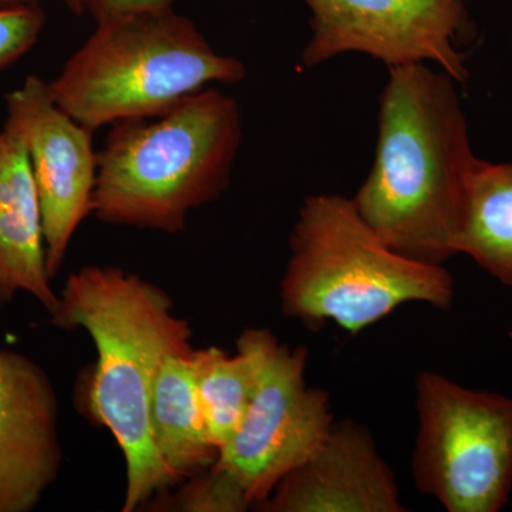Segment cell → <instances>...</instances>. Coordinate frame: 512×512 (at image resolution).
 <instances>
[{
    "mask_svg": "<svg viewBox=\"0 0 512 512\" xmlns=\"http://www.w3.org/2000/svg\"><path fill=\"white\" fill-rule=\"evenodd\" d=\"M457 84L429 63L390 67L379 99L375 161L352 198L387 247L430 264L457 255L478 161Z\"/></svg>",
    "mask_w": 512,
    "mask_h": 512,
    "instance_id": "1",
    "label": "cell"
},
{
    "mask_svg": "<svg viewBox=\"0 0 512 512\" xmlns=\"http://www.w3.org/2000/svg\"><path fill=\"white\" fill-rule=\"evenodd\" d=\"M50 316L56 328L86 330L96 346L87 409L113 434L126 461L121 510L141 511L178 484L158 456L150 410L165 357L194 350L190 323L164 289L117 266L73 272Z\"/></svg>",
    "mask_w": 512,
    "mask_h": 512,
    "instance_id": "2",
    "label": "cell"
},
{
    "mask_svg": "<svg viewBox=\"0 0 512 512\" xmlns=\"http://www.w3.org/2000/svg\"><path fill=\"white\" fill-rule=\"evenodd\" d=\"M241 143L237 100L212 87L160 116L113 124L97 153L93 214L116 227L180 234L191 211L227 190Z\"/></svg>",
    "mask_w": 512,
    "mask_h": 512,
    "instance_id": "3",
    "label": "cell"
},
{
    "mask_svg": "<svg viewBox=\"0 0 512 512\" xmlns=\"http://www.w3.org/2000/svg\"><path fill=\"white\" fill-rule=\"evenodd\" d=\"M282 313L305 325L332 322L357 335L406 303L448 309L454 279L444 265L399 254L377 237L352 198L309 195L289 238Z\"/></svg>",
    "mask_w": 512,
    "mask_h": 512,
    "instance_id": "4",
    "label": "cell"
},
{
    "mask_svg": "<svg viewBox=\"0 0 512 512\" xmlns=\"http://www.w3.org/2000/svg\"><path fill=\"white\" fill-rule=\"evenodd\" d=\"M96 25L49 82L56 103L93 133L160 116L212 83L237 84L247 77L238 57L218 53L174 8Z\"/></svg>",
    "mask_w": 512,
    "mask_h": 512,
    "instance_id": "5",
    "label": "cell"
},
{
    "mask_svg": "<svg viewBox=\"0 0 512 512\" xmlns=\"http://www.w3.org/2000/svg\"><path fill=\"white\" fill-rule=\"evenodd\" d=\"M413 477L448 512H498L512 490V399L436 372L416 380Z\"/></svg>",
    "mask_w": 512,
    "mask_h": 512,
    "instance_id": "6",
    "label": "cell"
},
{
    "mask_svg": "<svg viewBox=\"0 0 512 512\" xmlns=\"http://www.w3.org/2000/svg\"><path fill=\"white\" fill-rule=\"evenodd\" d=\"M308 349L281 345L266 330L255 392L215 470L234 478L252 507L315 456L335 426L329 394L305 379Z\"/></svg>",
    "mask_w": 512,
    "mask_h": 512,
    "instance_id": "7",
    "label": "cell"
},
{
    "mask_svg": "<svg viewBox=\"0 0 512 512\" xmlns=\"http://www.w3.org/2000/svg\"><path fill=\"white\" fill-rule=\"evenodd\" d=\"M311 10V39L301 66L362 53L387 67L433 63L463 84L466 56L458 37L467 28L464 0H303Z\"/></svg>",
    "mask_w": 512,
    "mask_h": 512,
    "instance_id": "8",
    "label": "cell"
},
{
    "mask_svg": "<svg viewBox=\"0 0 512 512\" xmlns=\"http://www.w3.org/2000/svg\"><path fill=\"white\" fill-rule=\"evenodd\" d=\"M3 127L28 153L42 212L47 274L53 279L77 229L93 214V131L69 116L53 99L49 82L36 74L6 94Z\"/></svg>",
    "mask_w": 512,
    "mask_h": 512,
    "instance_id": "9",
    "label": "cell"
},
{
    "mask_svg": "<svg viewBox=\"0 0 512 512\" xmlns=\"http://www.w3.org/2000/svg\"><path fill=\"white\" fill-rule=\"evenodd\" d=\"M62 463L52 380L30 357L0 349V512L35 510Z\"/></svg>",
    "mask_w": 512,
    "mask_h": 512,
    "instance_id": "10",
    "label": "cell"
},
{
    "mask_svg": "<svg viewBox=\"0 0 512 512\" xmlns=\"http://www.w3.org/2000/svg\"><path fill=\"white\" fill-rule=\"evenodd\" d=\"M256 507L265 512L406 511L392 468L370 431L353 420L335 423L315 456Z\"/></svg>",
    "mask_w": 512,
    "mask_h": 512,
    "instance_id": "11",
    "label": "cell"
},
{
    "mask_svg": "<svg viewBox=\"0 0 512 512\" xmlns=\"http://www.w3.org/2000/svg\"><path fill=\"white\" fill-rule=\"evenodd\" d=\"M46 266L42 212L28 153L0 124V303L26 292L52 315L59 295Z\"/></svg>",
    "mask_w": 512,
    "mask_h": 512,
    "instance_id": "12",
    "label": "cell"
},
{
    "mask_svg": "<svg viewBox=\"0 0 512 512\" xmlns=\"http://www.w3.org/2000/svg\"><path fill=\"white\" fill-rule=\"evenodd\" d=\"M194 352L165 357L151 397L154 444L178 483L214 466L220 453L212 443L202 410Z\"/></svg>",
    "mask_w": 512,
    "mask_h": 512,
    "instance_id": "13",
    "label": "cell"
},
{
    "mask_svg": "<svg viewBox=\"0 0 512 512\" xmlns=\"http://www.w3.org/2000/svg\"><path fill=\"white\" fill-rule=\"evenodd\" d=\"M467 255L501 284L512 286V163L478 158L457 239Z\"/></svg>",
    "mask_w": 512,
    "mask_h": 512,
    "instance_id": "14",
    "label": "cell"
},
{
    "mask_svg": "<svg viewBox=\"0 0 512 512\" xmlns=\"http://www.w3.org/2000/svg\"><path fill=\"white\" fill-rule=\"evenodd\" d=\"M266 330H244L235 355L217 346L195 349L198 393L208 433L218 451L232 439L247 413L258 380Z\"/></svg>",
    "mask_w": 512,
    "mask_h": 512,
    "instance_id": "15",
    "label": "cell"
},
{
    "mask_svg": "<svg viewBox=\"0 0 512 512\" xmlns=\"http://www.w3.org/2000/svg\"><path fill=\"white\" fill-rule=\"evenodd\" d=\"M174 493L151 498L141 510L171 512H244L252 507L241 485L215 468L184 478Z\"/></svg>",
    "mask_w": 512,
    "mask_h": 512,
    "instance_id": "16",
    "label": "cell"
},
{
    "mask_svg": "<svg viewBox=\"0 0 512 512\" xmlns=\"http://www.w3.org/2000/svg\"><path fill=\"white\" fill-rule=\"evenodd\" d=\"M45 25L46 13L40 3L0 6V70L26 55Z\"/></svg>",
    "mask_w": 512,
    "mask_h": 512,
    "instance_id": "17",
    "label": "cell"
},
{
    "mask_svg": "<svg viewBox=\"0 0 512 512\" xmlns=\"http://www.w3.org/2000/svg\"><path fill=\"white\" fill-rule=\"evenodd\" d=\"M177 0H84V10L96 23L131 15V13L148 12L174 8Z\"/></svg>",
    "mask_w": 512,
    "mask_h": 512,
    "instance_id": "18",
    "label": "cell"
},
{
    "mask_svg": "<svg viewBox=\"0 0 512 512\" xmlns=\"http://www.w3.org/2000/svg\"><path fill=\"white\" fill-rule=\"evenodd\" d=\"M55 2H59L60 5H63L74 16H82L86 13V10H84V0H55Z\"/></svg>",
    "mask_w": 512,
    "mask_h": 512,
    "instance_id": "19",
    "label": "cell"
},
{
    "mask_svg": "<svg viewBox=\"0 0 512 512\" xmlns=\"http://www.w3.org/2000/svg\"><path fill=\"white\" fill-rule=\"evenodd\" d=\"M40 0H0V6L32 5Z\"/></svg>",
    "mask_w": 512,
    "mask_h": 512,
    "instance_id": "20",
    "label": "cell"
}]
</instances>
